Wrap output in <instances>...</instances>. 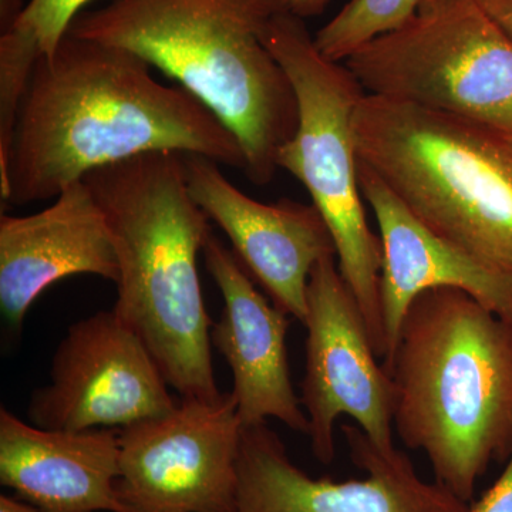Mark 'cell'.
I'll list each match as a JSON object with an SVG mask.
<instances>
[{
    "label": "cell",
    "mask_w": 512,
    "mask_h": 512,
    "mask_svg": "<svg viewBox=\"0 0 512 512\" xmlns=\"http://www.w3.org/2000/svg\"><path fill=\"white\" fill-rule=\"evenodd\" d=\"M350 457L362 480L313 478L295 466L268 424L244 427L235 512H468L470 504L443 485L427 483L412 460L379 450L357 426L343 424Z\"/></svg>",
    "instance_id": "10"
},
{
    "label": "cell",
    "mask_w": 512,
    "mask_h": 512,
    "mask_svg": "<svg viewBox=\"0 0 512 512\" xmlns=\"http://www.w3.org/2000/svg\"><path fill=\"white\" fill-rule=\"evenodd\" d=\"M481 9L512 39V0H477Z\"/></svg>",
    "instance_id": "21"
},
{
    "label": "cell",
    "mask_w": 512,
    "mask_h": 512,
    "mask_svg": "<svg viewBox=\"0 0 512 512\" xmlns=\"http://www.w3.org/2000/svg\"><path fill=\"white\" fill-rule=\"evenodd\" d=\"M262 40L291 80L298 128L278 154V168L298 178L332 234L340 274L355 296L376 355L384 356L379 282L382 239L373 234L359 183L353 114L366 96L346 64L326 59L306 20L279 13Z\"/></svg>",
    "instance_id": "6"
},
{
    "label": "cell",
    "mask_w": 512,
    "mask_h": 512,
    "mask_svg": "<svg viewBox=\"0 0 512 512\" xmlns=\"http://www.w3.org/2000/svg\"><path fill=\"white\" fill-rule=\"evenodd\" d=\"M73 275L119 281L120 266L106 215L84 181L70 185L50 207L0 217V308L20 329L33 302Z\"/></svg>",
    "instance_id": "15"
},
{
    "label": "cell",
    "mask_w": 512,
    "mask_h": 512,
    "mask_svg": "<svg viewBox=\"0 0 512 512\" xmlns=\"http://www.w3.org/2000/svg\"><path fill=\"white\" fill-rule=\"evenodd\" d=\"M40 56L39 42L29 30L13 26L0 36V181L8 174L20 106Z\"/></svg>",
    "instance_id": "18"
},
{
    "label": "cell",
    "mask_w": 512,
    "mask_h": 512,
    "mask_svg": "<svg viewBox=\"0 0 512 512\" xmlns=\"http://www.w3.org/2000/svg\"><path fill=\"white\" fill-rule=\"evenodd\" d=\"M100 205L119 258L114 313L143 340L181 399L222 397L211 355L212 320L198 255L210 218L188 191L184 154L158 151L83 178Z\"/></svg>",
    "instance_id": "4"
},
{
    "label": "cell",
    "mask_w": 512,
    "mask_h": 512,
    "mask_svg": "<svg viewBox=\"0 0 512 512\" xmlns=\"http://www.w3.org/2000/svg\"><path fill=\"white\" fill-rule=\"evenodd\" d=\"M158 151L245 171L238 138L197 97L158 82L130 50L67 33L33 69L0 195L50 200L97 168Z\"/></svg>",
    "instance_id": "1"
},
{
    "label": "cell",
    "mask_w": 512,
    "mask_h": 512,
    "mask_svg": "<svg viewBox=\"0 0 512 512\" xmlns=\"http://www.w3.org/2000/svg\"><path fill=\"white\" fill-rule=\"evenodd\" d=\"M184 167L191 197L225 232L251 278L276 308L305 323L313 268L326 256H336L318 208L289 198L256 201L207 157L184 154Z\"/></svg>",
    "instance_id": "12"
},
{
    "label": "cell",
    "mask_w": 512,
    "mask_h": 512,
    "mask_svg": "<svg viewBox=\"0 0 512 512\" xmlns=\"http://www.w3.org/2000/svg\"><path fill=\"white\" fill-rule=\"evenodd\" d=\"M168 387L143 340L114 311H103L67 330L28 417L46 430L126 429L174 410Z\"/></svg>",
    "instance_id": "11"
},
{
    "label": "cell",
    "mask_w": 512,
    "mask_h": 512,
    "mask_svg": "<svg viewBox=\"0 0 512 512\" xmlns=\"http://www.w3.org/2000/svg\"><path fill=\"white\" fill-rule=\"evenodd\" d=\"M0 512H40L37 508L33 507L23 501L15 500V498L8 497V495H0Z\"/></svg>",
    "instance_id": "24"
},
{
    "label": "cell",
    "mask_w": 512,
    "mask_h": 512,
    "mask_svg": "<svg viewBox=\"0 0 512 512\" xmlns=\"http://www.w3.org/2000/svg\"><path fill=\"white\" fill-rule=\"evenodd\" d=\"M363 198L379 225L383 247L379 301L384 333L383 365L392 362L403 320L420 293L453 288L468 293L512 323V281L421 224L372 170L359 161Z\"/></svg>",
    "instance_id": "14"
},
{
    "label": "cell",
    "mask_w": 512,
    "mask_h": 512,
    "mask_svg": "<svg viewBox=\"0 0 512 512\" xmlns=\"http://www.w3.org/2000/svg\"><path fill=\"white\" fill-rule=\"evenodd\" d=\"M237 402L181 399L120 430L117 493L130 512H235L242 439Z\"/></svg>",
    "instance_id": "8"
},
{
    "label": "cell",
    "mask_w": 512,
    "mask_h": 512,
    "mask_svg": "<svg viewBox=\"0 0 512 512\" xmlns=\"http://www.w3.org/2000/svg\"><path fill=\"white\" fill-rule=\"evenodd\" d=\"M202 254L224 301L211 342L231 369V394L242 426L276 419L296 433L309 434V419L289 370L286 333L291 316L262 295L220 239L211 235Z\"/></svg>",
    "instance_id": "13"
},
{
    "label": "cell",
    "mask_w": 512,
    "mask_h": 512,
    "mask_svg": "<svg viewBox=\"0 0 512 512\" xmlns=\"http://www.w3.org/2000/svg\"><path fill=\"white\" fill-rule=\"evenodd\" d=\"M120 430L40 429L0 410V483L40 512H130L117 493Z\"/></svg>",
    "instance_id": "16"
},
{
    "label": "cell",
    "mask_w": 512,
    "mask_h": 512,
    "mask_svg": "<svg viewBox=\"0 0 512 512\" xmlns=\"http://www.w3.org/2000/svg\"><path fill=\"white\" fill-rule=\"evenodd\" d=\"M468 512H512V454L503 474L480 500L470 504Z\"/></svg>",
    "instance_id": "20"
},
{
    "label": "cell",
    "mask_w": 512,
    "mask_h": 512,
    "mask_svg": "<svg viewBox=\"0 0 512 512\" xmlns=\"http://www.w3.org/2000/svg\"><path fill=\"white\" fill-rule=\"evenodd\" d=\"M288 0H113L70 35L123 47L177 80L241 144L248 180L268 185L298 128V101L262 33Z\"/></svg>",
    "instance_id": "3"
},
{
    "label": "cell",
    "mask_w": 512,
    "mask_h": 512,
    "mask_svg": "<svg viewBox=\"0 0 512 512\" xmlns=\"http://www.w3.org/2000/svg\"><path fill=\"white\" fill-rule=\"evenodd\" d=\"M423 0H349L316 35L315 45L326 59L346 62L370 40L404 25Z\"/></svg>",
    "instance_id": "17"
},
{
    "label": "cell",
    "mask_w": 512,
    "mask_h": 512,
    "mask_svg": "<svg viewBox=\"0 0 512 512\" xmlns=\"http://www.w3.org/2000/svg\"><path fill=\"white\" fill-rule=\"evenodd\" d=\"M25 6V0H0V32H8L15 26Z\"/></svg>",
    "instance_id": "23"
},
{
    "label": "cell",
    "mask_w": 512,
    "mask_h": 512,
    "mask_svg": "<svg viewBox=\"0 0 512 512\" xmlns=\"http://www.w3.org/2000/svg\"><path fill=\"white\" fill-rule=\"evenodd\" d=\"M359 161L444 241L512 281V133L366 94Z\"/></svg>",
    "instance_id": "5"
},
{
    "label": "cell",
    "mask_w": 512,
    "mask_h": 512,
    "mask_svg": "<svg viewBox=\"0 0 512 512\" xmlns=\"http://www.w3.org/2000/svg\"><path fill=\"white\" fill-rule=\"evenodd\" d=\"M386 370L397 436L471 504L490 464L512 454V323L460 289L420 293Z\"/></svg>",
    "instance_id": "2"
},
{
    "label": "cell",
    "mask_w": 512,
    "mask_h": 512,
    "mask_svg": "<svg viewBox=\"0 0 512 512\" xmlns=\"http://www.w3.org/2000/svg\"><path fill=\"white\" fill-rule=\"evenodd\" d=\"M306 367L301 403L313 457L335 460V424L349 416L379 450L393 451L392 376L377 363L365 318L340 274L336 256L313 268L305 323Z\"/></svg>",
    "instance_id": "9"
},
{
    "label": "cell",
    "mask_w": 512,
    "mask_h": 512,
    "mask_svg": "<svg viewBox=\"0 0 512 512\" xmlns=\"http://www.w3.org/2000/svg\"><path fill=\"white\" fill-rule=\"evenodd\" d=\"M345 64L367 94L512 133V39L477 0H423Z\"/></svg>",
    "instance_id": "7"
},
{
    "label": "cell",
    "mask_w": 512,
    "mask_h": 512,
    "mask_svg": "<svg viewBox=\"0 0 512 512\" xmlns=\"http://www.w3.org/2000/svg\"><path fill=\"white\" fill-rule=\"evenodd\" d=\"M92 0H29L15 26L29 30L42 55H52L69 33L74 19Z\"/></svg>",
    "instance_id": "19"
},
{
    "label": "cell",
    "mask_w": 512,
    "mask_h": 512,
    "mask_svg": "<svg viewBox=\"0 0 512 512\" xmlns=\"http://www.w3.org/2000/svg\"><path fill=\"white\" fill-rule=\"evenodd\" d=\"M330 0H288V10L301 19L322 15L328 8Z\"/></svg>",
    "instance_id": "22"
}]
</instances>
